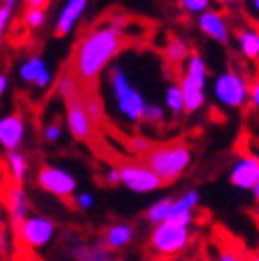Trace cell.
<instances>
[{
  "instance_id": "obj_28",
  "label": "cell",
  "mask_w": 259,
  "mask_h": 261,
  "mask_svg": "<svg viewBox=\"0 0 259 261\" xmlns=\"http://www.w3.org/2000/svg\"><path fill=\"white\" fill-rule=\"evenodd\" d=\"M83 102H85V109L87 113L92 115V119L98 123L102 121V117H105V109H102V100L96 96V94H85L83 96Z\"/></svg>"
},
{
  "instance_id": "obj_3",
  "label": "cell",
  "mask_w": 259,
  "mask_h": 261,
  "mask_svg": "<svg viewBox=\"0 0 259 261\" xmlns=\"http://www.w3.org/2000/svg\"><path fill=\"white\" fill-rule=\"evenodd\" d=\"M193 162V151L183 142H168V145H155L147 155L145 164L162 178L164 185L178 180Z\"/></svg>"
},
{
  "instance_id": "obj_10",
  "label": "cell",
  "mask_w": 259,
  "mask_h": 261,
  "mask_svg": "<svg viewBox=\"0 0 259 261\" xmlns=\"http://www.w3.org/2000/svg\"><path fill=\"white\" fill-rule=\"evenodd\" d=\"M28 125H25V117L19 111H7L0 113V149L5 153L19 151Z\"/></svg>"
},
{
  "instance_id": "obj_21",
  "label": "cell",
  "mask_w": 259,
  "mask_h": 261,
  "mask_svg": "<svg viewBox=\"0 0 259 261\" xmlns=\"http://www.w3.org/2000/svg\"><path fill=\"white\" fill-rule=\"evenodd\" d=\"M83 81L76 76L72 70H64L58 79H56V94L64 100V102H74V100H81L85 94L81 89Z\"/></svg>"
},
{
  "instance_id": "obj_39",
  "label": "cell",
  "mask_w": 259,
  "mask_h": 261,
  "mask_svg": "<svg viewBox=\"0 0 259 261\" xmlns=\"http://www.w3.org/2000/svg\"><path fill=\"white\" fill-rule=\"evenodd\" d=\"M217 5H221L223 9H236V7H240L244 0H215Z\"/></svg>"
},
{
  "instance_id": "obj_16",
  "label": "cell",
  "mask_w": 259,
  "mask_h": 261,
  "mask_svg": "<svg viewBox=\"0 0 259 261\" xmlns=\"http://www.w3.org/2000/svg\"><path fill=\"white\" fill-rule=\"evenodd\" d=\"M87 7H89V0H64L60 11H58L56 25H54L56 34L58 36H68L76 28V23L81 21Z\"/></svg>"
},
{
  "instance_id": "obj_43",
  "label": "cell",
  "mask_w": 259,
  "mask_h": 261,
  "mask_svg": "<svg viewBox=\"0 0 259 261\" xmlns=\"http://www.w3.org/2000/svg\"><path fill=\"white\" fill-rule=\"evenodd\" d=\"M251 195H253V200H255V202L259 204V182H257V187L253 189V193H251Z\"/></svg>"
},
{
  "instance_id": "obj_30",
  "label": "cell",
  "mask_w": 259,
  "mask_h": 261,
  "mask_svg": "<svg viewBox=\"0 0 259 261\" xmlns=\"http://www.w3.org/2000/svg\"><path fill=\"white\" fill-rule=\"evenodd\" d=\"M64 136V125L60 121H49L45 123L43 127V140L49 142V145H56V142H60Z\"/></svg>"
},
{
  "instance_id": "obj_19",
  "label": "cell",
  "mask_w": 259,
  "mask_h": 261,
  "mask_svg": "<svg viewBox=\"0 0 259 261\" xmlns=\"http://www.w3.org/2000/svg\"><path fill=\"white\" fill-rule=\"evenodd\" d=\"M134 227L125 223V221H117V223H111L105 233H102V244L107 246L109 251H123L125 246L132 244L134 240Z\"/></svg>"
},
{
  "instance_id": "obj_31",
  "label": "cell",
  "mask_w": 259,
  "mask_h": 261,
  "mask_svg": "<svg viewBox=\"0 0 259 261\" xmlns=\"http://www.w3.org/2000/svg\"><path fill=\"white\" fill-rule=\"evenodd\" d=\"M155 145L153 142L147 138V136H134L132 140H130V149H132L136 155H142V158H145V155L153 149Z\"/></svg>"
},
{
  "instance_id": "obj_4",
  "label": "cell",
  "mask_w": 259,
  "mask_h": 261,
  "mask_svg": "<svg viewBox=\"0 0 259 261\" xmlns=\"http://www.w3.org/2000/svg\"><path fill=\"white\" fill-rule=\"evenodd\" d=\"M213 100L225 111H240L249 107V91H251V81L247 74L238 68H225L219 72L213 85Z\"/></svg>"
},
{
  "instance_id": "obj_14",
  "label": "cell",
  "mask_w": 259,
  "mask_h": 261,
  "mask_svg": "<svg viewBox=\"0 0 259 261\" xmlns=\"http://www.w3.org/2000/svg\"><path fill=\"white\" fill-rule=\"evenodd\" d=\"M17 76L23 85H34L38 89H47L54 83V72L47 66L43 56H28L19 62L17 66Z\"/></svg>"
},
{
  "instance_id": "obj_42",
  "label": "cell",
  "mask_w": 259,
  "mask_h": 261,
  "mask_svg": "<svg viewBox=\"0 0 259 261\" xmlns=\"http://www.w3.org/2000/svg\"><path fill=\"white\" fill-rule=\"evenodd\" d=\"M0 5H7V7H13V9H15L17 0H0Z\"/></svg>"
},
{
  "instance_id": "obj_12",
  "label": "cell",
  "mask_w": 259,
  "mask_h": 261,
  "mask_svg": "<svg viewBox=\"0 0 259 261\" xmlns=\"http://www.w3.org/2000/svg\"><path fill=\"white\" fill-rule=\"evenodd\" d=\"M200 32L211 38L213 43H219V45H229L231 43V23H229V17L225 15L223 11L219 9H209L204 11L202 15H198L196 19Z\"/></svg>"
},
{
  "instance_id": "obj_38",
  "label": "cell",
  "mask_w": 259,
  "mask_h": 261,
  "mask_svg": "<svg viewBox=\"0 0 259 261\" xmlns=\"http://www.w3.org/2000/svg\"><path fill=\"white\" fill-rule=\"evenodd\" d=\"M7 249H9V231H7V223L0 219V261L7 259Z\"/></svg>"
},
{
  "instance_id": "obj_44",
  "label": "cell",
  "mask_w": 259,
  "mask_h": 261,
  "mask_svg": "<svg viewBox=\"0 0 259 261\" xmlns=\"http://www.w3.org/2000/svg\"><path fill=\"white\" fill-rule=\"evenodd\" d=\"M247 261H259V253H255V255H251Z\"/></svg>"
},
{
  "instance_id": "obj_9",
  "label": "cell",
  "mask_w": 259,
  "mask_h": 261,
  "mask_svg": "<svg viewBox=\"0 0 259 261\" xmlns=\"http://www.w3.org/2000/svg\"><path fill=\"white\" fill-rule=\"evenodd\" d=\"M17 229L23 246L30 251H41L49 246L58 233L56 221L45 215H30L21 225H17Z\"/></svg>"
},
{
  "instance_id": "obj_34",
  "label": "cell",
  "mask_w": 259,
  "mask_h": 261,
  "mask_svg": "<svg viewBox=\"0 0 259 261\" xmlns=\"http://www.w3.org/2000/svg\"><path fill=\"white\" fill-rule=\"evenodd\" d=\"M11 21H13V7L0 5V45H3V41H5V34L9 30Z\"/></svg>"
},
{
  "instance_id": "obj_7",
  "label": "cell",
  "mask_w": 259,
  "mask_h": 261,
  "mask_svg": "<svg viewBox=\"0 0 259 261\" xmlns=\"http://www.w3.org/2000/svg\"><path fill=\"white\" fill-rule=\"evenodd\" d=\"M119 174H121V187H125L130 193L147 195L164 187L162 178L145 162H123L119 164Z\"/></svg>"
},
{
  "instance_id": "obj_2",
  "label": "cell",
  "mask_w": 259,
  "mask_h": 261,
  "mask_svg": "<svg viewBox=\"0 0 259 261\" xmlns=\"http://www.w3.org/2000/svg\"><path fill=\"white\" fill-rule=\"evenodd\" d=\"M107 83H109L115 113L132 127L142 123V113H145V107L149 100L140 91V87L130 79V74L125 72L121 64L115 62L107 70Z\"/></svg>"
},
{
  "instance_id": "obj_5",
  "label": "cell",
  "mask_w": 259,
  "mask_h": 261,
  "mask_svg": "<svg viewBox=\"0 0 259 261\" xmlns=\"http://www.w3.org/2000/svg\"><path fill=\"white\" fill-rule=\"evenodd\" d=\"M178 85L185 96V113H200L206 104V85H209V64L200 54H193L187 60Z\"/></svg>"
},
{
  "instance_id": "obj_35",
  "label": "cell",
  "mask_w": 259,
  "mask_h": 261,
  "mask_svg": "<svg viewBox=\"0 0 259 261\" xmlns=\"http://www.w3.org/2000/svg\"><path fill=\"white\" fill-rule=\"evenodd\" d=\"M242 9H244V13L249 15V19L259 28V0H244Z\"/></svg>"
},
{
  "instance_id": "obj_32",
  "label": "cell",
  "mask_w": 259,
  "mask_h": 261,
  "mask_svg": "<svg viewBox=\"0 0 259 261\" xmlns=\"http://www.w3.org/2000/svg\"><path fill=\"white\" fill-rule=\"evenodd\" d=\"M213 261H247V257H244L240 251H236L234 246H223V249L217 251Z\"/></svg>"
},
{
  "instance_id": "obj_20",
  "label": "cell",
  "mask_w": 259,
  "mask_h": 261,
  "mask_svg": "<svg viewBox=\"0 0 259 261\" xmlns=\"http://www.w3.org/2000/svg\"><path fill=\"white\" fill-rule=\"evenodd\" d=\"M72 261H113L115 257L102 242H83L76 240L68 246Z\"/></svg>"
},
{
  "instance_id": "obj_11",
  "label": "cell",
  "mask_w": 259,
  "mask_h": 261,
  "mask_svg": "<svg viewBox=\"0 0 259 261\" xmlns=\"http://www.w3.org/2000/svg\"><path fill=\"white\" fill-rule=\"evenodd\" d=\"M229 185L240 191H251L259 182V155L257 153H244L234 160L229 168Z\"/></svg>"
},
{
  "instance_id": "obj_41",
  "label": "cell",
  "mask_w": 259,
  "mask_h": 261,
  "mask_svg": "<svg viewBox=\"0 0 259 261\" xmlns=\"http://www.w3.org/2000/svg\"><path fill=\"white\" fill-rule=\"evenodd\" d=\"M7 89H9V76L5 72H0V98L7 94Z\"/></svg>"
},
{
  "instance_id": "obj_17",
  "label": "cell",
  "mask_w": 259,
  "mask_h": 261,
  "mask_svg": "<svg viewBox=\"0 0 259 261\" xmlns=\"http://www.w3.org/2000/svg\"><path fill=\"white\" fill-rule=\"evenodd\" d=\"M5 206L11 221L15 225H21L30 217V198L25 193L23 185H11L5 193Z\"/></svg>"
},
{
  "instance_id": "obj_37",
  "label": "cell",
  "mask_w": 259,
  "mask_h": 261,
  "mask_svg": "<svg viewBox=\"0 0 259 261\" xmlns=\"http://www.w3.org/2000/svg\"><path fill=\"white\" fill-rule=\"evenodd\" d=\"M249 107L259 115V76L251 81V91H249Z\"/></svg>"
},
{
  "instance_id": "obj_27",
  "label": "cell",
  "mask_w": 259,
  "mask_h": 261,
  "mask_svg": "<svg viewBox=\"0 0 259 261\" xmlns=\"http://www.w3.org/2000/svg\"><path fill=\"white\" fill-rule=\"evenodd\" d=\"M23 21H25V25H28V28H32V30L43 28V25L47 23V9H25Z\"/></svg>"
},
{
  "instance_id": "obj_33",
  "label": "cell",
  "mask_w": 259,
  "mask_h": 261,
  "mask_svg": "<svg viewBox=\"0 0 259 261\" xmlns=\"http://www.w3.org/2000/svg\"><path fill=\"white\" fill-rule=\"evenodd\" d=\"M74 204L79 211H92L96 206V195L92 191H79L74 195Z\"/></svg>"
},
{
  "instance_id": "obj_36",
  "label": "cell",
  "mask_w": 259,
  "mask_h": 261,
  "mask_svg": "<svg viewBox=\"0 0 259 261\" xmlns=\"http://www.w3.org/2000/svg\"><path fill=\"white\" fill-rule=\"evenodd\" d=\"M105 182L109 187H115V185H121V174H119V166H109L105 174H102Z\"/></svg>"
},
{
  "instance_id": "obj_15",
  "label": "cell",
  "mask_w": 259,
  "mask_h": 261,
  "mask_svg": "<svg viewBox=\"0 0 259 261\" xmlns=\"http://www.w3.org/2000/svg\"><path fill=\"white\" fill-rule=\"evenodd\" d=\"M200 191L198 189H187L174 198L172 208H170V217H168L166 223H174L180 227H191L193 219H196V208L200 206Z\"/></svg>"
},
{
  "instance_id": "obj_25",
  "label": "cell",
  "mask_w": 259,
  "mask_h": 261,
  "mask_svg": "<svg viewBox=\"0 0 259 261\" xmlns=\"http://www.w3.org/2000/svg\"><path fill=\"white\" fill-rule=\"evenodd\" d=\"M172 202L174 198H168V195H164V198L155 200L153 204H149V208L145 211V219L149 225H162L168 221V217H170V208H172Z\"/></svg>"
},
{
  "instance_id": "obj_23",
  "label": "cell",
  "mask_w": 259,
  "mask_h": 261,
  "mask_svg": "<svg viewBox=\"0 0 259 261\" xmlns=\"http://www.w3.org/2000/svg\"><path fill=\"white\" fill-rule=\"evenodd\" d=\"M7 172L13 180V185H23L30 174V162L21 151L7 153Z\"/></svg>"
},
{
  "instance_id": "obj_13",
  "label": "cell",
  "mask_w": 259,
  "mask_h": 261,
  "mask_svg": "<svg viewBox=\"0 0 259 261\" xmlns=\"http://www.w3.org/2000/svg\"><path fill=\"white\" fill-rule=\"evenodd\" d=\"M66 123H68L70 136L79 142L92 140L96 134V121L92 119V115L87 113L83 98L66 104Z\"/></svg>"
},
{
  "instance_id": "obj_29",
  "label": "cell",
  "mask_w": 259,
  "mask_h": 261,
  "mask_svg": "<svg viewBox=\"0 0 259 261\" xmlns=\"http://www.w3.org/2000/svg\"><path fill=\"white\" fill-rule=\"evenodd\" d=\"M180 9H183L185 13H189V15H202L204 11H209L213 0H178Z\"/></svg>"
},
{
  "instance_id": "obj_40",
  "label": "cell",
  "mask_w": 259,
  "mask_h": 261,
  "mask_svg": "<svg viewBox=\"0 0 259 261\" xmlns=\"http://www.w3.org/2000/svg\"><path fill=\"white\" fill-rule=\"evenodd\" d=\"M28 9H45L49 5V0H23Z\"/></svg>"
},
{
  "instance_id": "obj_18",
  "label": "cell",
  "mask_w": 259,
  "mask_h": 261,
  "mask_svg": "<svg viewBox=\"0 0 259 261\" xmlns=\"http://www.w3.org/2000/svg\"><path fill=\"white\" fill-rule=\"evenodd\" d=\"M238 54L247 62H259V28L255 23H242L234 34Z\"/></svg>"
},
{
  "instance_id": "obj_6",
  "label": "cell",
  "mask_w": 259,
  "mask_h": 261,
  "mask_svg": "<svg viewBox=\"0 0 259 261\" xmlns=\"http://www.w3.org/2000/svg\"><path fill=\"white\" fill-rule=\"evenodd\" d=\"M191 227L162 223L149 233V251L155 257H176L191 244Z\"/></svg>"
},
{
  "instance_id": "obj_22",
  "label": "cell",
  "mask_w": 259,
  "mask_h": 261,
  "mask_svg": "<svg viewBox=\"0 0 259 261\" xmlns=\"http://www.w3.org/2000/svg\"><path fill=\"white\" fill-rule=\"evenodd\" d=\"M191 56L193 54H191L189 43L180 36H172L164 47V60L168 64H172V66H185Z\"/></svg>"
},
{
  "instance_id": "obj_8",
  "label": "cell",
  "mask_w": 259,
  "mask_h": 261,
  "mask_svg": "<svg viewBox=\"0 0 259 261\" xmlns=\"http://www.w3.org/2000/svg\"><path fill=\"white\" fill-rule=\"evenodd\" d=\"M36 185L43 191H47L49 195H54V198L66 200V198L76 195V185H79V182H76V176L68 170V168L47 164V166L38 168Z\"/></svg>"
},
{
  "instance_id": "obj_26",
  "label": "cell",
  "mask_w": 259,
  "mask_h": 261,
  "mask_svg": "<svg viewBox=\"0 0 259 261\" xmlns=\"http://www.w3.org/2000/svg\"><path fill=\"white\" fill-rule=\"evenodd\" d=\"M168 117V111L164 104L160 102H147L145 113H142V121L149 123V125H162Z\"/></svg>"
},
{
  "instance_id": "obj_1",
  "label": "cell",
  "mask_w": 259,
  "mask_h": 261,
  "mask_svg": "<svg viewBox=\"0 0 259 261\" xmlns=\"http://www.w3.org/2000/svg\"><path fill=\"white\" fill-rule=\"evenodd\" d=\"M125 45V28L123 21L107 19L94 28H89L81 41L76 43L70 70L79 76L83 83H94L98 81L102 72H107L121 49Z\"/></svg>"
},
{
  "instance_id": "obj_24",
  "label": "cell",
  "mask_w": 259,
  "mask_h": 261,
  "mask_svg": "<svg viewBox=\"0 0 259 261\" xmlns=\"http://www.w3.org/2000/svg\"><path fill=\"white\" fill-rule=\"evenodd\" d=\"M164 107H166L168 115H172V117L185 115V96H183V89H180L178 81L166 85V91H164Z\"/></svg>"
}]
</instances>
